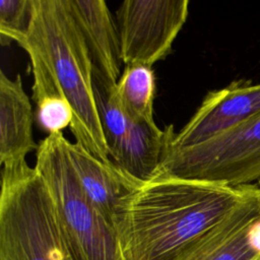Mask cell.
Returning a JSON list of instances; mask_svg holds the SVG:
<instances>
[{"mask_svg": "<svg viewBox=\"0 0 260 260\" xmlns=\"http://www.w3.org/2000/svg\"><path fill=\"white\" fill-rule=\"evenodd\" d=\"M246 186L201 182L157 172L124 197L115 230L124 260H172L217 224Z\"/></svg>", "mask_w": 260, "mask_h": 260, "instance_id": "6da1fadb", "label": "cell"}, {"mask_svg": "<svg viewBox=\"0 0 260 260\" xmlns=\"http://www.w3.org/2000/svg\"><path fill=\"white\" fill-rule=\"evenodd\" d=\"M18 45L45 66L69 102L75 142L113 165L95 101L92 60L69 0H32L30 24Z\"/></svg>", "mask_w": 260, "mask_h": 260, "instance_id": "7a4b0ae2", "label": "cell"}, {"mask_svg": "<svg viewBox=\"0 0 260 260\" xmlns=\"http://www.w3.org/2000/svg\"><path fill=\"white\" fill-rule=\"evenodd\" d=\"M0 260H76L51 192L26 160L1 172Z\"/></svg>", "mask_w": 260, "mask_h": 260, "instance_id": "3957f363", "label": "cell"}, {"mask_svg": "<svg viewBox=\"0 0 260 260\" xmlns=\"http://www.w3.org/2000/svg\"><path fill=\"white\" fill-rule=\"evenodd\" d=\"M63 133L38 145L35 169L46 182L76 260H124L116 230L82 191L70 165Z\"/></svg>", "mask_w": 260, "mask_h": 260, "instance_id": "277c9868", "label": "cell"}, {"mask_svg": "<svg viewBox=\"0 0 260 260\" xmlns=\"http://www.w3.org/2000/svg\"><path fill=\"white\" fill-rule=\"evenodd\" d=\"M157 172L234 187L255 184L260 180V114L202 143L167 146Z\"/></svg>", "mask_w": 260, "mask_h": 260, "instance_id": "5b68a950", "label": "cell"}, {"mask_svg": "<svg viewBox=\"0 0 260 260\" xmlns=\"http://www.w3.org/2000/svg\"><path fill=\"white\" fill-rule=\"evenodd\" d=\"M189 0H125L116 12L124 65L165 59L189 14Z\"/></svg>", "mask_w": 260, "mask_h": 260, "instance_id": "8992f818", "label": "cell"}, {"mask_svg": "<svg viewBox=\"0 0 260 260\" xmlns=\"http://www.w3.org/2000/svg\"><path fill=\"white\" fill-rule=\"evenodd\" d=\"M260 114V82L234 80L206 93L183 128L172 133L168 147L179 149L202 143Z\"/></svg>", "mask_w": 260, "mask_h": 260, "instance_id": "52a82bcc", "label": "cell"}, {"mask_svg": "<svg viewBox=\"0 0 260 260\" xmlns=\"http://www.w3.org/2000/svg\"><path fill=\"white\" fill-rule=\"evenodd\" d=\"M260 215V189L247 185L242 199L212 229L172 260H260L249 242V229Z\"/></svg>", "mask_w": 260, "mask_h": 260, "instance_id": "ba28073f", "label": "cell"}, {"mask_svg": "<svg viewBox=\"0 0 260 260\" xmlns=\"http://www.w3.org/2000/svg\"><path fill=\"white\" fill-rule=\"evenodd\" d=\"M72 13L90 54L93 73L116 84L122 71L117 23L104 0H69Z\"/></svg>", "mask_w": 260, "mask_h": 260, "instance_id": "9c48e42d", "label": "cell"}, {"mask_svg": "<svg viewBox=\"0 0 260 260\" xmlns=\"http://www.w3.org/2000/svg\"><path fill=\"white\" fill-rule=\"evenodd\" d=\"M66 151L85 196L115 228V218L120 203L137 183L114 164L106 165L90 154L80 144L66 141Z\"/></svg>", "mask_w": 260, "mask_h": 260, "instance_id": "30bf717a", "label": "cell"}, {"mask_svg": "<svg viewBox=\"0 0 260 260\" xmlns=\"http://www.w3.org/2000/svg\"><path fill=\"white\" fill-rule=\"evenodd\" d=\"M34 112L20 75L9 78L0 71V162L11 166L25 160L37 150L34 140Z\"/></svg>", "mask_w": 260, "mask_h": 260, "instance_id": "8fae6325", "label": "cell"}, {"mask_svg": "<svg viewBox=\"0 0 260 260\" xmlns=\"http://www.w3.org/2000/svg\"><path fill=\"white\" fill-rule=\"evenodd\" d=\"M155 74L145 65H125L116 84L118 99L125 111L135 120L151 125L154 121Z\"/></svg>", "mask_w": 260, "mask_h": 260, "instance_id": "7c38bea8", "label": "cell"}, {"mask_svg": "<svg viewBox=\"0 0 260 260\" xmlns=\"http://www.w3.org/2000/svg\"><path fill=\"white\" fill-rule=\"evenodd\" d=\"M39 127L50 134L62 133L73 121V110L62 94H49L35 100Z\"/></svg>", "mask_w": 260, "mask_h": 260, "instance_id": "4fadbf2b", "label": "cell"}, {"mask_svg": "<svg viewBox=\"0 0 260 260\" xmlns=\"http://www.w3.org/2000/svg\"><path fill=\"white\" fill-rule=\"evenodd\" d=\"M32 12V0H0V35L17 44L26 36Z\"/></svg>", "mask_w": 260, "mask_h": 260, "instance_id": "5bb4252c", "label": "cell"}, {"mask_svg": "<svg viewBox=\"0 0 260 260\" xmlns=\"http://www.w3.org/2000/svg\"><path fill=\"white\" fill-rule=\"evenodd\" d=\"M257 186H258V187H259V189H260V180L257 182Z\"/></svg>", "mask_w": 260, "mask_h": 260, "instance_id": "9a60e30c", "label": "cell"}]
</instances>
